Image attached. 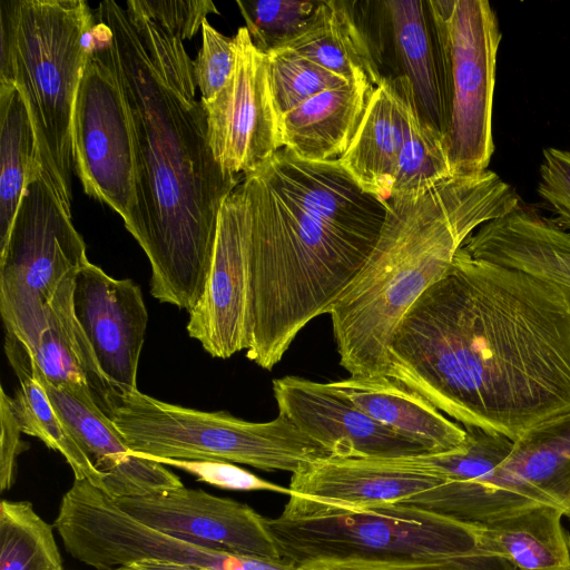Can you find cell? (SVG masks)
<instances>
[{"mask_svg": "<svg viewBox=\"0 0 570 570\" xmlns=\"http://www.w3.org/2000/svg\"><path fill=\"white\" fill-rule=\"evenodd\" d=\"M435 33L442 135L454 176L488 170L501 31L487 0H429Z\"/></svg>", "mask_w": 570, "mask_h": 570, "instance_id": "obj_8", "label": "cell"}, {"mask_svg": "<svg viewBox=\"0 0 570 570\" xmlns=\"http://www.w3.org/2000/svg\"><path fill=\"white\" fill-rule=\"evenodd\" d=\"M512 475L570 514V412L513 441L505 460Z\"/></svg>", "mask_w": 570, "mask_h": 570, "instance_id": "obj_28", "label": "cell"}, {"mask_svg": "<svg viewBox=\"0 0 570 570\" xmlns=\"http://www.w3.org/2000/svg\"><path fill=\"white\" fill-rule=\"evenodd\" d=\"M144 456V455H141ZM164 465L183 470L194 475L197 481L236 491H271L291 495L289 488L266 481L245 469L227 461L219 460H183L146 456Z\"/></svg>", "mask_w": 570, "mask_h": 570, "instance_id": "obj_35", "label": "cell"}, {"mask_svg": "<svg viewBox=\"0 0 570 570\" xmlns=\"http://www.w3.org/2000/svg\"><path fill=\"white\" fill-rule=\"evenodd\" d=\"M567 518L570 520V514H568Z\"/></svg>", "mask_w": 570, "mask_h": 570, "instance_id": "obj_41", "label": "cell"}, {"mask_svg": "<svg viewBox=\"0 0 570 570\" xmlns=\"http://www.w3.org/2000/svg\"><path fill=\"white\" fill-rule=\"evenodd\" d=\"M88 263L71 215L40 175L28 185L0 250V289L23 291L49 301L68 274Z\"/></svg>", "mask_w": 570, "mask_h": 570, "instance_id": "obj_14", "label": "cell"}, {"mask_svg": "<svg viewBox=\"0 0 570 570\" xmlns=\"http://www.w3.org/2000/svg\"><path fill=\"white\" fill-rule=\"evenodd\" d=\"M112 570H213L199 567H189L176 563H166L157 561H137Z\"/></svg>", "mask_w": 570, "mask_h": 570, "instance_id": "obj_40", "label": "cell"}, {"mask_svg": "<svg viewBox=\"0 0 570 570\" xmlns=\"http://www.w3.org/2000/svg\"><path fill=\"white\" fill-rule=\"evenodd\" d=\"M235 66L222 90L202 102L215 159L230 175L245 176L283 148L279 117L272 100L267 56L246 27L234 36Z\"/></svg>", "mask_w": 570, "mask_h": 570, "instance_id": "obj_12", "label": "cell"}, {"mask_svg": "<svg viewBox=\"0 0 570 570\" xmlns=\"http://www.w3.org/2000/svg\"><path fill=\"white\" fill-rule=\"evenodd\" d=\"M519 204L514 188L491 170L385 203L371 255L327 311L340 365L350 376L385 375L390 341L406 311L446 273L475 229Z\"/></svg>", "mask_w": 570, "mask_h": 570, "instance_id": "obj_4", "label": "cell"}, {"mask_svg": "<svg viewBox=\"0 0 570 570\" xmlns=\"http://www.w3.org/2000/svg\"><path fill=\"white\" fill-rule=\"evenodd\" d=\"M240 185L250 227L246 356L269 371L362 269L386 206L338 160L309 161L286 148Z\"/></svg>", "mask_w": 570, "mask_h": 570, "instance_id": "obj_3", "label": "cell"}, {"mask_svg": "<svg viewBox=\"0 0 570 570\" xmlns=\"http://www.w3.org/2000/svg\"><path fill=\"white\" fill-rule=\"evenodd\" d=\"M249 214L239 184L220 207L206 285L188 312V335L213 357L228 358L249 346Z\"/></svg>", "mask_w": 570, "mask_h": 570, "instance_id": "obj_13", "label": "cell"}, {"mask_svg": "<svg viewBox=\"0 0 570 570\" xmlns=\"http://www.w3.org/2000/svg\"><path fill=\"white\" fill-rule=\"evenodd\" d=\"M564 511L541 503L485 524L489 538L517 570H570Z\"/></svg>", "mask_w": 570, "mask_h": 570, "instance_id": "obj_27", "label": "cell"}, {"mask_svg": "<svg viewBox=\"0 0 570 570\" xmlns=\"http://www.w3.org/2000/svg\"><path fill=\"white\" fill-rule=\"evenodd\" d=\"M254 45L268 53L292 40L306 24L317 1H236Z\"/></svg>", "mask_w": 570, "mask_h": 570, "instance_id": "obj_33", "label": "cell"}, {"mask_svg": "<svg viewBox=\"0 0 570 570\" xmlns=\"http://www.w3.org/2000/svg\"><path fill=\"white\" fill-rule=\"evenodd\" d=\"M539 173V196L554 213L557 224L570 233V151L546 148Z\"/></svg>", "mask_w": 570, "mask_h": 570, "instance_id": "obj_36", "label": "cell"}, {"mask_svg": "<svg viewBox=\"0 0 570 570\" xmlns=\"http://www.w3.org/2000/svg\"><path fill=\"white\" fill-rule=\"evenodd\" d=\"M36 381L55 411L101 476L100 490L112 499L120 495L124 480L137 461L114 421L96 404L86 386H55L30 361Z\"/></svg>", "mask_w": 570, "mask_h": 570, "instance_id": "obj_24", "label": "cell"}, {"mask_svg": "<svg viewBox=\"0 0 570 570\" xmlns=\"http://www.w3.org/2000/svg\"><path fill=\"white\" fill-rule=\"evenodd\" d=\"M330 385L376 422L422 444L428 453L453 451L465 442L464 428L395 379L350 376Z\"/></svg>", "mask_w": 570, "mask_h": 570, "instance_id": "obj_22", "label": "cell"}, {"mask_svg": "<svg viewBox=\"0 0 570 570\" xmlns=\"http://www.w3.org/2000/svg\"><path fill=\"white\" fill-rule=\"evenodd\" d=\"M202 47L194 60V75L200 101L208 102L228 81L235 66L234 37L216 30L207 20L202 24Z\"/></svg>", "mask_w": 570, "mask_h": 570, "instance_id": "obj_34", "label": "cell"}, {"mask_svg": "<svg viewBox=\"0 0 570 570\" xmlns=\"http://www.w3.org/2000/svg\"><path fill=\"white\" fill-rule=\"evenodd\" d=\"M409 81L386 76L373 88L362 120L341 166L358 187L386 203L392 196L396 159L407 126Z\"/></svg>", "mask_w": 570, "mask_h": 570, "instance_id": "obj_21", "label": "cell"}, {"mask_svg": "<svg viewBox=\"0 0 570 570\" xmlns=\"http://www.w3.org/2000/svg\"><path fill=\"white\" fill-rule=\"evenodd\" d=\"M76 274H68L49 301L23 291L0 289V313L6 334L22 346L49 383L88 387L109 416L116 391L101 372L75 315Z\"/></svg>", "mask_w": 570, "mask_h": 570, "instance_id": "obj_11", "label": "cell"}, {"mask_svg": "<svg viewBox=\"0 0 570 570\" xmlns=\"http://www.w3.org/2000/svg\"><path fill=\"white\" fill-rule=\"evenodd\" d=\"M0 250L28 185L41 175L28 106L13 82L0 81Z\"/></svg>", "mask_w": 570, "mask_h": 570, "instance_id": "obj_26", "label": "cell"}, {"mask_svg": "<svg viewBox=\"0 0 570 570\" xmlns=\"http://www.w3.org/2000/svg\"><path fill=\"white\" fill-rule=\"evenodd\" d=\"M16 374L20 385L12 400L22 432L40 439L49 449L59 452L72 469L75 480H87L100 489V474L55 411L31 370Z\"/></svg>", "mask_w": 570, "mask_h": 570, "instance_id": "obj_31", "label": "cell"}, {"mask_svg": "<svg viewBox=\"0 0 570 570\" xmlns=\"http://www.w3.org/2000/svg\"><path fill=\"white\" fill-rule=\"evenodd\" d=\"M53 528L67 552L96 570L157 561L213 570H295L296 566L229 554L150 528L124 512L87 480L62 495Z\"/></svg>", "mask_w": 570, "mask_h": 570, "instance_id": "obj_9", "label": "cell"}, {"mask_svg": "<svg viewBox=\"0 0 570 570\" xmlns=\"http://www.w3.org/2000/svg\"><path fill=\"white\" fill-rule=\"evenodd\" d=\"M72 147L85 193L112 208L127 227L136 209L127 110L111 68L91 41L75 100Z\"/></svg>", "mask_w": 570, "mask_h": 570, "instance_id": "obj_10", "label": "cell"}, {"mask_svg": "<svg viewBox=\"0 0 570 570\" xmlns=\"http://www.w3.org/2000/svg\"><path fill=\"white\" fill-rule=\"evenodd\" d=\"M115 503L137 521L229 554L283 561L262 517L245 503L180 487Z\"/></svg>", "mask_w": 570, "mask_h": 570, "instance_id": "obj_15", "label": "cell"}, {"mask_svg": "<svg viewBox=\"0 0 570 570\" xmlns=\"http://www.w3.org/2000/svg\"><path fill=\"white\" fill-rule=\"evenodd\" d=\"M0 570H65L53 525L29 501L0 503Z\"/></svg>", "mask_w": 570, "mask_h": 570, "instance_id": "obj_30", "label": "cell"}, {"mask_svg": "<svg viewBox=\"0 0 570 570\" xmlns=\"http://www.w3.org/2000/svg\"><path fill=\"white\" fill-rule=\"evenodd\" d=\"M90 41L111 68L129 122L136 209L127 230L151 266L150 294L188 312L203 295L217 220L244 176L215 159L181 37L141 0L99 3Z\"/></svg>", "mask_w": 570, "mask_h": 570, "instance_id": "obj_2", "label": "cell"}, {"mask_svg": "<svg viewBox=\"0 0 570 570\" xmlns=\"http://www.w3.org/2000/svg\"><path fill=\"white\" fill-rule=\"evenodd\" d=\"M462 248L473 258L543 279L570 302V233L521 202L505 215L481 225Z\"/></svg>", "mask_w": 570, "mask_h": 570, "instance_id": "obj_20", "label": "cell"}, {"mask_svg": "<svg viewBox=\"0 0 570 570\" xmlns=\"http://www.w3.org/2000/svg\"><path fill=\"white\" fill-rule=\"evenodd\" d=\"M278 413L324 448L331 458L392 459L425 448L373 420L330 383L288 375L273 380Z\"/></svg>", "mask_w": 570, "mask_h": 570, "instance_id": "obj_16", "label": "cell"}, {"mask_svg": "<svg viewBox=\"0 0 570 570\" xmlns=\"http://www.w3.org/2000/svg\"><path fill=\"white\" fill-rule=\"evenodd\" d=\"M317 1L304 28L279 48L295 51L343 77L373 89L383 77V1ZM278 48V49H279ZM276 50V49H275Z\"/></svg>", "mask_w": 570, "mask_h": 570, "instance_id": "obj_19", "label": "cell"}, {"mask_svg": "<svg viewBox=\"0 0 570 570\" xmlns=\"http://www.w3.org/2000/svg\"><path fill=\"white\" fill-rule=\"evenodd\" d=\"M444 481L443 476L404 464L400 458L321 459L292 474V494L282 513L304 515L402 504Z\"/></svg>", "mask_w": 570, "mask_h": 570, "instance_id": "obj_17", "label": "cell"}, {"mask_svg": "<svg viewBox=\"0 0 570 570\" xmlns=\"http://www.w3.org/2000/svg\"><path fill=\"white\" fill-rule=\"evenodd\" d=\"M396 76L413 92L420 117L442 134L440 67L428 1L385 0Z\"/></svg>", "mask_w": 570, "mask_h": 570, "instance_id": "obj_25", "label": "cell"}, {"mask_svg": "<svg viewBox=\"0 0 570 570\" xmlns=\"http://www.w3.org/2000/svg\"><path fill=\"white\" fill-rule=\"evenodd\" d=\"M146 11L158 22L178 33L183 40L193 38L202 29L209 13H219L209 0H141Z\"/></svg>", "mask_w": 570, "mask_h": 570, "instance_id": "obj_37", "label": "cell"}, {"mask_svg": "<svg viewBox=\"0 0 570 570\" xmlns=\"http://www.w3.org/2000/svg\"><path fill=\"white\" fill-rule=\"evenodd\" d=\"M94 26L95 14L83 0L0 1V81L20 90L41 176L70 215L73 107Z\"/></svg>", "mask_w": 570, "mask_h": 570, "instance_id": "obj_5", "label": "cell"}, {"mask_svg": "<svg viewBox=\"0 0 570 570\" xmlns=\"http://www.w3.org/2000/svg\"><path fill=\"white\" fill-rule=\"evenodd\" d=\"M75 315L116 394L137 391L148 313L138 285L88 263L73 283Z\"/></svg>", "mask_w": 570, "mask_h": 570, "instance_id": "obj_18", "label": "cell"}, {"mask_svg": "<svg viewBox=\"0 0 570 570\" xmlns=\"http://www.w3.org/2000/svg\"><path fill=\"white\" fill-rule=\"evenodd\" d=\"M266 56L269 91L279 119L313 96L351 83L325 67L288 49L279 48L269 51Z\"/></svg>", "mask_w": 570, "mask_h": 570, "instance_id": "obj_32", "label": "cell"}, {"mask_svg": "<svg viewBox=\"0 0 570 570\" xmlns=\"http://www.w3.org/2000/svg\"><path fill=\"white\" fill-rule=\"evenodd\" d=\"M385 375L464 428L513 442L570 412V302L461 246L397 323Z\"/></svg>", "mask_w": 570, "mask_h": 570, "instance_id": "obj_1", "label": "cell"}, {"mask_svg": "<svg viewBox=\"0 0 570 570\" xmlns=\"http://www.w3.org/2000/svg\"><path fill=\"white\" fill-rule=\"evenodd\" d=\"M372 90L352 82L296 106L279 119L283 148L309 161L338 160L358 128Z\"/></svg>", "mask_w": 570, "mask_h": 570, "instance_id": "obj_23", "label": "cell"}, {"mask_svg": "<svg viewBox=\"0 0 570 570\" xmlns=\"http://www.w3.org/2000/svg\"><path fill=\"white\" fill-rule=\"evenodd\" d=\"M453 176L444 137L420 117L411 88L406 134L396 159L391 198L417 197Z\"/></svg>", "mask_w": 570, "mask_h": 570, "instance_id": "obj_29", "label": "cell"}, {"mask_svg": "<svg viewBox=\"0 0 570 570\" xmlns=\"http://www.w3.org/2000/svg\"><path fill=\"white\" fill-rule=\"evenodd\" d=\"M295 570H456L436 561L370 558H320L296 566Z\"/></svg>", "mask_w": 570, "mask_h": 570, "instance_id": "obj_39", "label": "cell"}, {"mask_svg": "<svg viewBox=\"0 0 570 570\" xmlns=\"http://www.w3.org/2000/svg\"><path fill=\"white\" fill-rule=\"evenodd\" d=\"M284 562L320 558L436 561L456 570H517L485 524L414 505L390 503L357 511L265 518Z\"/></svg>", "mask_w": 570, "mask_h": 570, "instance_id": "obj_6", "label": "cell"}, {"mask_svg": "<svg viewBox=\"0 0 570 570\" xmlns=\"http://www.w3.org/2000/svg\"><path fill=\"white\" fill-rule=\"evenodd\" d=\"M0 490H10L17 476L18 456L28 450L20 435L22 429L17 417L13 400L0 389Z\"/></svg>", "mask_w": 570, "mask_h": 570, "instance_id": "obj_38", "label": "cell"}, {"mask_svg": "<svg viewBox=\"0 0 570 570\" xmlns=\"http://www.w3.org/2000/svg\"><path fill=\"white\" fill-rule=\"evenodd\" d=\"M109 417L136 455L219 460L292 474L331 458L279 413L268 422H249L225 411L166 403L137 390L116 394Z\"/></svg>", "mask_w": 570, "mask_h": 570, "instance_id": "obj_7", "label": "cell"}]
</instances>
